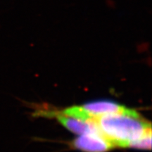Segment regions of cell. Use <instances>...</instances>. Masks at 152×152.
I'll list each match as a JSON object with an SVG mask.
<instances>
[{"mask_svg":"<svg viewBox=\"0 0 152 152\" xmlns=\"http://www.w3.org/2000/svg\"><path fill=\"white\" fill-rule=\"evenodd\" d=\"M129 147L140 149H151V131L147 132L145 135L139 139L137 141L132 142Z\"/></svg>","mask_w":152,"mask_h":152,"instance_id":"obj_5","label":"cell"},{"mask_svg":"<svg viewBox=\"0 0 152 152\" xmlns=\"http://www.w3.org/2000/svg\"><path fill=\"white\" fill-rule=\"evenodd\" d=\"M89 115L99 117L106 115H124L140 118L141 115L133 109H129L111 101H96L89 102L81 106Z\"/></svg>","mask_w":152,"mask_h":152,"instance_id":"obj_2","label":"cell"},{"mask_svg":"<svg viewBox=\"0 0 152 152\" xmlns=\"http://www.w3.org/2000/svg\"><path fill=\"white\" fill-rule=\"evenodd\" d=\"M72 145L85 152H106L114 147L107 139L96 133L81 134L72 142Z\"/></svg>","mask_w":152,"mask_h":152,"instance_id":"obj_3","label":"cell"},{"mask_svg":"<svg viewBox=\"0 0 152 152\" xmlns=\"http://www.w3.org/2000/svg\"><path fill=\"white\" fill-rule=\"evenodd\" d=\"M104 136L114 147H127L151 131V123L124 115H106L96 118Z\"/></svg>","mask_w":152,"mask_h":152,"instance_id":"obj_1","label":"cell"},{"mask_svg":"<svg viewBox=\"0 0 152 152\" xmlns=\"http://www.w3.org/2000/svg\"><path fill=\"white\" fill-rule=\"evenodd\" d=\"M56 118L65 128L75 134H83L87 133H96L104 136L95 120L90 122H85L75 118L68 116L63 113L57 114Z\"/></svg>","mask_w":152,"mask_h":152,"instance_id":"obj_4","label":"cell"}]
</instances>
